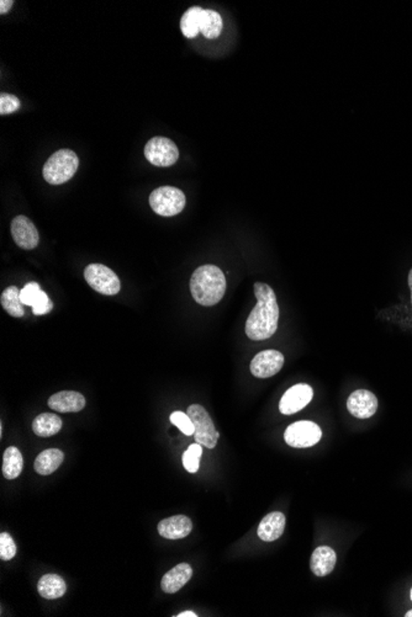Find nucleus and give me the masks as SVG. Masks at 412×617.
I'll return each mask as SVG.
<instances>
[{"label": "nucleus", "mask_w": 412, "mask_h": 617, "mask_svg": "<svg viewBox=\"0 0 412 617\" xmlns=\"http://www.w3.org/2000/svg\"><path fill=\"white\" fill-rule=\"evenodd\" d=\"M38 590L42 598L48 600L62 598L67 592V584L62 577L57 575H45L38 583Z\"/></svg>", "instance_id": "nucleus-19"}, {"label": "nucleus", "mask_w": 412, "mask_h": 617, "mask_svg": "<svg viewBox=\"0 0 412 617\" xmlns=\"http://www.w3.org/2000/svg\"><path fill=\"white\" fill-rule=\"evenodd\" d=\"M16 552H18V547H16V543L13 540V537L10 536L9 534L3 532L0 535V560H13L15 555H16Z\"/></svg>", "instance_id": "nucleus-28"}, {"label": "nucleus", "mask_w": 412, "mask_h": 617, "mask_svg": "<svg viewBox=\"0 0 412 617\" xmlns=\"http://www.w3.org/2000/svg\"><path fill=\"white\" fill-rule=\"evenodd\" d=\"M408 286H410V291H411V304H412V269L408 272Z\"/></svg>", "instance_id": "nucleus-32"}, {"label": "nucleus", "mask_w": 412, "mask_h": 617, "mask_svg": "<svg viewBox=\"0 0 412 617\" xmlns=\"http://www.w3.org/2000/svg\"><path fill=\"white\" fill-rule=\"evenodd\" d=\"M178 617H197L198 615L195 613H193V611H184V613H181L179 615H176Z\"/></svg>", "instance_id": "nucleus-31"}, {"label": "nucleus", "mask_w": 412, "mask_h": 617, "mask_svg": "<svg viewBox=\"0 0 412 617\" xmlns=\"http://www.w3.org/2000/svg\"><path fill=\"white\" fill-rule=\"evenodd\" d=\"M20 109V100L13 94L1 93L0 96V115L13 114Z\"/></svg>", "instance_id": "nucleus-29"}, {"label": "nucleus", "mask_w": 412, "mask_h": 617, "mask_svg": "<svg viewBox=\"0 0 412 617\" xmlns=\"http://www.w3.org/2000/svg\"><path fill=\"white\" fill-rule=\"evenodd\" d=\"M11 236L14 239L15 244L25 250H33L39 246L40 236L38 228L35 227L31 219L26 216H16L11 226Z\"/></svg>", "instance_id": "nucleus-10"}, {"label": "nucleus", "mask_w": 412, "mask_h": 617, "mask_svg": "<svg viewBox=\"0 0 412 617\" xmlns=\"http://www.w3.org/2000/svg\"><path fill=\"white\" fill-rule=\"evenodd\" d=\"M222 18L219 13H216L214 10L204 9L202 13V19H200V33L204 35V38L209 40H214L220 36L222 31Z\"/></svg>", "instance_id": "nucleus-24"}, {"label": "nucleus", "mask_w": 412, "mask_h": 617, "mask_svg": "<svg viewBox=\"0 0 412 617\" xmlns=\"http://www.w3.org/2000/svg\"><path fill=\"white\" fill-rule=\"evenodd\" d=\"M202 8L192 6L183 14L181 20V30L187 38H197L200 33V19H202Z\"/></svg>", "instance_id": "nucleus-25"}, {"label": "nucleus", "mask_w": 412, "mask_h": 617, "mask_svg": "<svg viewBox=\"0 0 412 617\" xmlns=\"http://www.w3.org/2000/svg\"><path fill=\"white\" fill-rule=\"evenodd\" d=\"M13 5H14V1H13V0H1V1H0V14H8L10 9L13 8Z\"/></svg>", "instance_id": "nucleus-30"}, {"label": "nucleus", "mask_w": 412, "mask_h": 617, "mask_svg": "<svg viewBox=\"0 0 412 617\" xmlns=\"http://www.w3.org/2000/svg\"><path fill=\"white\" fill-rule=\"evenodd\" d=\"M63 460H64V454L61 450L48 449L36 457L34 468L39 475H51L62 465Z\"/></svg>", "instance_id": "nucleus-20"}, {"label": "nucleus", "mask_w": 412, "mask_h": 617, "mask_svg": "<svg viewBox=\"0 0 412 617\" xmlns=\"http://www.w3.org/2000/svg\"><path fill=\"white\" fill-rule=\"evenodd\" d=\"M411 600H412V589H411Z\"/></svg>", "instance_id": "nucleus-34"}, {"label": "nucleus", "mask_w": 412, "mask_h": 617, "mask_svg": "<svg viewBox=\"0 0 412 617\" xmlns=\"http://www.w3.org/2000/svg\"><path fill=\"white\" fill-rule=\"evenodd\" d=\"M20 299L25 306L33 307L35 316H43L52 311L53 304L48 299L47 294L43 292L38 282H29L20 291Z\"/></svg>", "instance_id": "nucleus-13"}, {"label": "nucleus", "mask_w": 412, "mask_h": 617, "mask_svg": "<svg viewBox=\"0 0 412 617\" xmlns=\"http://www.w3.org/2000/svg\"><path fill=\"white\" fill-rule=\"evenodd\" d=\"M169 419H171V422H172L173 425H176L184 435H187V437L194 435V430H195L194 429V424H193L192 419H190V417L187 413H184V412H174V413L171 414V418Z\"/></svg>", "instance_id": "nucleus-27"}, {"label": "nucleus", "mask_w": 412, "mask_h": 617, "mask_svg": "<svg viewBox=\"0 0 412 617\" xmlns=\"http://www.w3.org/2000/svg\"><path fill=\"white\" fill-rule=\"evenodd\" d=\"M192 565L181 563L167 572L161 582V588L166 594H174L192 579Z\"/></svg>", "instance_id": "nucleus-16"}, {"label": "nucleus", "mask_w": 412, "mask_h": 617, "mask_svg": "<svg viewBox=\"0 0 412 617\" xmlns=\"http://www.w3.org/2000/svg\"><path fill=\"white\" fill-rule=\"evenodd\" d=\"M285 515L280 512H273L265 515L258 526V537L264 542H273L283 535L285 529Z\"/></svg>", "instance_id": "nucleus-17"}, {"label": "nucleus", "mask_w": 412, "mask_h": 617, "mask_svg": "<svg viewBox=\"0 0 412 617\" xmlns=\"http://www.w3.org/2000/svg\"><path fill=\"white\" fill-rule=\"evenodd\" d=\"M347 409L355 418H372L378 409V398L370 391H355L347 400Z\"/></svg>", "instance_id": "nucleus-12"}, {"label": "nucleus", "mask_w": 412, "mask_h": 617, "mask_svg": "<svg viewBox=\"0 0 412 617\" xmlns=\"http://www.w3.org/2000/svg\"><path fill=\"white\" fill-rule=\"evenodd\" d=\"M187 414L194 424L195 442L207 449H214L217 445L220 432H216L215 425L202 405L192 404L187 409Z\"/></svg>", "instance_id": "nucleus-5"}, {"label": "nucleus", "mask_w": 412, "mask_h": 617, "mask_svg": "<svg viewBox=\"0 0 412 617\" xmlns=\"http://www.w3.org/2000/svg\"><path fill=\"white\" fill-rule=\"evenodd\" d=\"M144 157L151 164L161 168L172 166L179 159L177 144L166 137H154L144 146Z\"/></svg>", "instance_id": "nucleus-7"}, {"label": "nucleus", "mask_w": 412, "mask_h": 617, "mask_svg": "<svg viewBox=\"0 0 412 617\" xmlns=\"http://www.w3.org/2000/svg\"><path fill=\"white\" fill-rule=\"evenodd\" d=\"M190 292L195 302L205 307L219 304L226 292V279L220 267L202 265L193 272Z\"/></svg>", "instance_id": "nucleus-2"}, {"label": "nucleus", "mask_w": 412, "mask_h": 617, "mask_svg": "<svg viewBox=\"0 0 412 617\" xmlns=\"http://www.w3.org/2000/svg\"><path fill=\"white\" fill-rule=\"evenodd\" d=\"M24 467V459L19 449L10 446L4 451L3 456V475L6 480H15L18 478Z\"/></svg>", "instance_id": "nucleus-22"}, {"label": "nucleus", "mask_w": 412, "mask_h": 617, "mask_svg": "<svg viewBox=\"0 0 412 617\" xmlns=\"http://www.w3.org/2000/svg\"><path fill=\"white\" fill-rule=\"evenodd\" d=\"M405 616L412 617V610H410V611H408V613H406V615H405Z\"/></svg>", "instance_id": "nucleus-33"}, {"label": "nucleus", "mask_w": 412, "mask_h": 617, "mask_svg": "<svg viewBox=\"0 0 412 617\" xmlns=\"http://www.w3.org/2000/svg\"><path fill=\"white\" fill-rule=\"evenodd\" d=\"M86 398L76 391H62L48 399V407L58 413H77L86 407Z\"/></svg>", "instance_id": "nucleus-14"}, {"label": "nucleus", "mask_w": 412, "mask_h": 617, "mask_svg": "<svg viewBox=\"0 0 412 617\" xmlns=\"http://www.w3.org/2000/svg\"><path fill=\"white\" fill-rule=\"evenodd\" d=\"M202 455V445L198 442L188 447L187 451L183 454V465L189 473H197L199 471Z\"/></svg>", "instance_id": "nucleus-26"}, {"label": "nucleus", "mask_w": 412, "mask_h": 617, "mask_svg": "<svg viewBox=\"0 0 412 617\" xmlns=\"http://www.w3.org/2000/svg\"><path fill=\"white\" fill-rule=\"evenodd\" d=\"M20 289L16 286H9L8 289L3 291V294L0 296V304L1 307L4 308L6 313L10 314L11 317L20 318L25 314V309L23 306V302L20 299Z\"/></svg>", "instance_id": "nucleus-23"}, {"label": "nucleus", "mask_w": 412, "mask_h": 617, "mask_svg": "<svg viewBox=\"0 0 412 617\" xmlns=\"http://www.w3.org/2000/svg\"><path fill=\"white\" fill-rule=\"evenodd\" d=\"M84 279L93 290L105 296L120 292L121 284L114 271L103 264H89L84 270Z\"/></svg>", "instance_id": "nucleus-6"}, {"label": "nucleus", "mask_w": 412, "mask_h": 617, "mask_svg": "<svg viewBox=\"0 0 412 617\" xmlns=\"http://www.w3.org/2000/svg\"><path fill=\"white\" fill-rule=\"evenodd\" d=\"M312 397L314 391L310 386L305 384L292 386L280 399L279 410L284 415L297 413L311 402Z\"/></svg>", "instance_id": "nucleus-11"}, {"label": "nucleus", "mask_w": 412, "mask_h": 617, "mask_svg": "<svg viewBox=\"0 0 412 617\" xmlns=\"http://www.w3.org/2000/svg\"><path fill=\"white\" fill-rule=\"evenodd\" d=\"M62 429V419L57 414L42 413L38 415L33 422L35 435L40 437H50L56 435Z\"/></svg>", "instance_id": "nucleus-21"}, {"label": "nucleus", "mask_w": 412, "mask_h": 617, "mask_svg": "<svg viewBox=\"0 0 412 617\" xmlns=\"http://www.w3.org/2000/svg\"><path fill=\"white\" fill-rule=\"evenodd\" d=\"M257 304L246 322V334L251 340H265L273 337L278 329L279 306L277 296L270 286L256 282L253 286Z\"/></svg>", "instance_id": "nucleus-1"}, {"label": "nucleus", "mask_w": 412, "mask_h": 617, "mask_svg": "<svg viewBox=\"0 0 412 617\" xmlns=\"http://www.w3.org/2000/svg\"><path fill=\"white\" fill-rule=\"evenodd\" d=\"M284 355L277 350H264L251 361V372L257 379H269L283 369Z\"/></svg>", "instance_id": "nucleus-9"}, {"label": "nucleus", "mask_w": 412, "mask_h": 617, "mask_svg": "<svg viewBox=\"0 0 412 617\" xmlns=\"http://www.w3.org/2000/svg\"><path fill=\"white\" fill-rule=\"evenodd\" d=\"M79 159L71 149H59L48 158L43 166V178L51 185H61L71 180L77 173Z\"/></svg>", "instance_id": "nucleus-3"}, {"label": "nucleus", "mask_w": 412, "mask_h": 617, "mask_svg": "<svg viewBox=\"0 0 412 617\" xmlns=\"http://www.w3.org/2000/svg\"><path fill=\"white\" fill-rule=\"evenodd\" d=\"M337 555L331 547L321 546L312 552L310 568L317 577H325L335 570Z\"/></svg>", "instance_id": "nucleus-18"}, {"label": "nucleus", "mask_w": 412, "mask_h": 617, "mask_svg": "<svg viewBox=\"0 0 412 617\" xmlns=\"http://www.w3.org/2000/svg\"><path fill=\"white\" fill-rule=\"evenodd\" d=\"M321 427L316 422L302 420L289 425L284 432V440L289 446L305 449L316 445L321 440Z\"/></svg>", "instance_id": "nucleus-8"}, {"label": "nucleus", "mask_w": 412, "mask_h": 617, "mask_svg": "<svg viewBox=\"0 0 412 617\" xmlns=\"http://www.w3.org/2000/svg\"><path fill=\"white\" fill-rule=\"evenodd\" d=\"M159 535L167 540H181L187 537L193 530V522L185 515H176L164 519L159 522Z\"/></svg>", "instance_id": "nucleus-15"}, {"label": "nucleus", "mask_w": 412, "mask_h": 617, "mask_svg": "<svg viewBox=\"0 0 412 617\" xmlns=\"http://www.w3.org/2000/svg\"><path fill=\"white\" fill-rule=\"evenodd\" d=\"M187 199L182 190L173 186H162L151 192L149 206L156 214L164 217H173L182 212Z\"/></svg>", "instance_id": "nucleus-4"}]
</instances>
